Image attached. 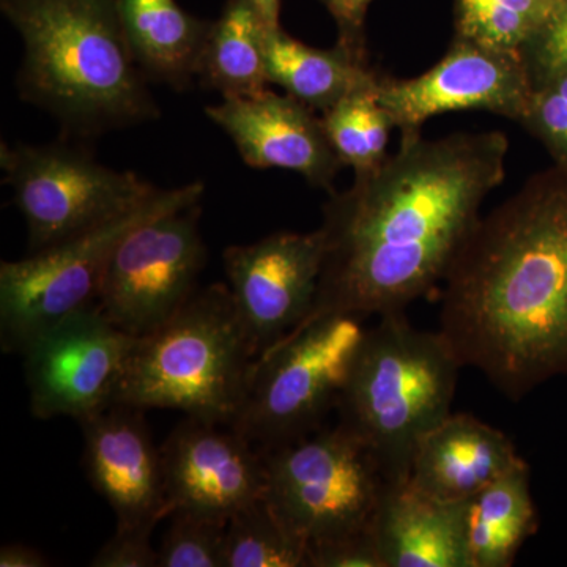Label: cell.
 <instances>
[{"instance_id":"1","label":"cell","mask_w":567,"mask_h":567,"mask_svg":"<svg viewBox=\"0 0 567 567\" xmlns=\"http://www.w3.org/2000/svg\"><path fill=\"white\" fill-rule=\"evenodd\" d=\"M507 153L502 132L401 134L394 155L328 194L322 274L306 319L405 312L434 292L505 182Z\"/></svg>"},{"instance_id":"2","label":"cell","mask_w":567,"mask_h":567,"mask_svg":"<svg viewBox=\"0 0 567 567\" xmlns=\"http://www.w3.org/2000/svg\"><path fill=\"white\" fill-rule=\"evenodd\" d=\"M440 331L509 401L567 377V167L481 216L443 281Z\"/></svg>"},{"instance_id":"3","label":"cell","mask_w":567,"mask_h":567,"mask_svg":"<svg viewBox=\"0 0 567 567\" xmlns=\"http://www.w3.org/2000/svg\"><path fill=\"white\" fill-rule=\"evenodd\" d=\"M0 9L24 41L18 95L50 112L66 136L159 118L117 0H0Z\"/></svg>"},{"instance_id":"4","label":"cell","mask_w":567,"mask_h":567,"mask_svg":"<svg viewBox=\"0 0 567 567\" xmlns=\"http://www.w3.org/2000/svg\"><path fill=\"white\" fill-rule=\"evenodd\" d=\"M462 368L442 331L413 327L405 312L369 328L336 410L386 483L410 480L421 440L451 415Z\"/></svg>"},{"instance_id":"5","label":"cell","mask_w":567,"mask_h":567,"mask_svg":"<svg viewBox=\"0 0 567 567\" xmlns=\"http://www.w3.org/2000/svg\"><path fill=\"white\" fill-rule=\"evenodd\" d=\"M257 358L229 287L213 284L162 327L136 338L114 404L233 425Z\"/></svg>"},{"instance_id":"6","label":"cell","mask_w":567,"mask_h":567,"mask_svg":"<svg viewBox=\"0 0 567 567\" xmlns=\"http://www.w3.org/2000/svg\"><path fill=\"white\" fill-rule=\"evenodd\" d=\"M365 317H309L254 363L244 405L230 427L260 451L315 434L336 409L363 346Z\"/></svg>"},{"instance_id":"7","label":"cell","mask_w":567,"mask_h":567,"mask_svg":"<svg viewBox=\"0 0 567 567\" xmlns=\"http://www.w3.org/2000/svg\"><path fill=\"white\" fill-rule=\"evenodd\" d=\"M203 182L159 189L140 207L14 262L0 264V338L22 352L51 324L96 305L112 254L134 227L164 213L200 204Z\"/></svg>"},{"instance_id":"8","label":"cell","mask_w":567,"mask_h":567,"mask_svg":"<svg viewBox=\"0 0 567 567\" xmlns=\"http://www.w3.org/2000/svg\"><path fill=\"white\" fill-rule=\"evenodd\" d=\"M0 166L41 251L140 207L159 192L134 173L104 166L80 142L0 145Z\"/></svg>"},{"instance_id":"9","label":"cell","mask_w":567,"mask_h":567,"mask_svg":"<svg viewBox=\"0 0 567 567\" xmlns=\"http://www.w3.org/2000/svg\"><path fill=\"white\" fill-rule=\"evenodd\" d=\"M262 453L265 496L306 546L371 525L386 481L341 425Z\"/></svg>"},{"instance_id":"10","label":"cell","mask_w":567,"mask_h":567,"mask_svg":"<svg viewBox=\"0 0 567 567\" xmlns=\"http://www.w3.org/2000/svg\"><path fill=\"white\" fill-rule=\"evenodd\" d=\"M200 204L134 227L112 254L96 305L122 331L142 338L162 327L196 293L207 262Z\"/></svg>"},{"instance_id":"11","label":"cell","mask_w":567,"mask_h":567,"mask_svg":"<svg viewBox=\"0 0 567 567\" xmlns=\"http://www.w3.org/2000/svg\"><path fill=\"white\" fill-rule=\"evenodd\" d=\"M134 341L99 305L41 331L21 352L32 415L80 423L114 404Z\"/></svg>"},{"instance_id":"12","label":"cell","mask_w":567,"mask_h":567,"mask_svg":"<svg viewBox=\"0 0 567 567\" xmlns=\"http://www.w3.org/2000/svg\"><path fill=\"white\" fill-rule=\"evenodd\" d=\"M533 84L520 52L492 50L456 37L431 70L410 80L382 76L379 100L401 134L454 111H486L520 122Z\"/></svg>"},{"instance_id":"13","label":"cell","mask_w":567,"mask_h":567,"mask_svg":"<svg viewBox=\"0 0 567 567\" xmlns=\"http://www.w3.org/2000/svg\"><path fill=\"white\" fill-rule=\"evenodd\" d=\"M323 235L276 233L224 251L229 289L260 357L311 312L323 264Z\"/></svg>"},{"instance_id":"14","label":"cell","mask_w":567,"mask_h":567,"mask_svg":"<svg viewBox=\"0 0 567 567\" xmlns=\"http://www.w3.org/2000/svg\"><path fill=\"white\" fill-rule=\"evenodd\" d=\"M159 450L173 513L227 522L267 494L262 451L230 425L186 417Z\"/></svg>"},{"instance_id":"15","label":"cell","mask_w":567,"mask_h":567,"mask_svg":"<svg viewBox=\"0 0 567 567\" xmlns=\"http://www.w3.org/2000/svg\"><path fill=\"white\" fill-rule=\"evenodd\" d=\"M205 114L252 169L292 171L315 188L334 193L344 164L328 141L322 117L308 104L267 89L251 96H227L205 107Z\"/></svg>"},{"instance_id":"16","label":"cell","mask_w":567,"mask_h":567,"mask_svg":"<svg viewBox=\"0 0 567 567\" xmlns=\"http://www.w3.org/2000/svg\"><path fill=\"white\" fill-rule=\"evenodd\" d=\"M92 487L117 517V528L158 525L173 516L162 450L153 445L144 410L112 404L80 421Z\"/></svg>"},{"instance_id":"17","label":"cell","mask_w":567,"mask_h":567,"mask_svg":"<svg viewBox=\"0 0 567 567\" xmlns=\"http://www.w3.org/2000/svg\"><path fill=\"white\" fill-rule=\"evenodd\" d=\"M466 502H443L410 481L385 483L371 527L385 567H472Z\"/></svg>"},{"instance_id":"18","label":"cell","mask_w":567,"mask_h":567,"mask_svg":"<svg viewBox=\"0 0 567 567\" xmlns=\"http://www.w3.org/2000/svg\"><path fill=\"white\" fill-rule=\"evenodd\" d=\"M524 462L505 432L451 413L421 440L409 481L443 502H466Z\"/></svg>"},{"instance_id":"19","label":"cell","mask_w":567,"mask_h":567,"mask_svg":"<svg viewBox=\"0 0 567 567\" xmlns=\"http://www.w3.org/2000/svg\"><path fill=\"white\" fill-rule=\"evenodd\" d=\"M117 7L145 78L185 92L199 76L213 21L193 17L177 0H117Z\"/></svg>"},{"instance_id":"20","label":"cell","mask_w":567,"mask_h":567,"mask_svg":"<svg viewBox=\"0 0 567 567\" xmlns=\"http://www.w3.org/2000/svg\"><path fill=\"white\" fill-rule=\"evenodd\" d=\"M265 63L271 84L322 112L382 80L369 61L354 58L344 48L336 44L331 50H317L282 28L265 31Z\"/></svg>"},{"instance_id":"21","label":"cell","mask_w":567,"mask_h":567,"mask_svg":"<svg viewBox=\"0 0 567 567\" xmlns=\"http://www.w3.org/2000/svg\"><path fill=\"white\" fill-rule=\"evenodd\" d=\"M539 516L529 483L527 462L488 484L468 499L466 532L472 567H511Z\"/></svg>"},{"instance_id":"22","label":"cell","mask_w":567,"mask_h":567,"mask_svg":"<svg viewBox=\"0 0 567 567\" xmlns=\"http://www.w3.org/2000/svg\"><path fill=\"white\" fill-rule=\"evenodd\" d=\"M265 31L249 0H227L212 22L197 80L223 99L267 91Z\"/></svg>"},{"instance_id":"23","label":"cell","mask_w":567,"mask_h":567,"mask_svg":"<svg viewBox=\"0 0 567 567\" xmlns=\"http://www.w3.org/2000/svg\"><path fill=\"white\" fill-rule=\"evenodd\" d=\"M322 123L336 155L354 174L374 171L390 156L388 144L395 126L380 103L379 85L346 96L323 112Z\"/></svg>"},{"instance_id":"24","label":"cell","mask_w":567,"mask_h":567,"mask_svg":"<svg viewBox=\"0 0 567 567\" xmlns=\"http://www.w3.org/2000/svg\"><path fill=\"white\" fill-rule=\"evenodd\" d=\"M566 0H457L456 37L492 50L520 52Z\"/></svg>"},{"instance_id":"25","label":"cell","mask_w":567,"mask_h":567,"mask_svg":"<svg viewBox=\"0 0 567 567\" xmlns=\"http://www.w3.org/2000/svg\"><path fill=\"white\" fill-rule=\"evenodd\" d=\"M226 567H308V546L262 496L227 520Z\"/></svg>"},{"instance_id":"26","label":"cell","mask_w":567,"mask_h":567,"mask_svg":"<svg viewBox=\"0 0 567 567\" xmlns=\"http://www.w3.org/2000/svg\"><path fill=\"white\" fill-rule=\"evenodd\" d=\"M158 548V567H226L227 522L174 511Z\"/></svg>"},{"instance_id":"27","label":"cell","mask_w":567,"mask_h":567,"mask_svg":"<svg viewBox=\"0 0 567 567\" xmlns=\"http://www.w3.org/2000/svg\"><path fill=\"white\" fill-rule=\"evenodd\" d=\"M567 167V73L535 85L520 122Z\"/></svg>"},{"instance_id":"28","label":"cell","mask_w":567,"mask_h":567,"mask_svg":"<svg viewBox=\"0 0 567 567\" xmlns=\"http://www.w3.org/2000/svg\"><path fill=\"white\" fill-rule=\"evenodd\" d=\"M533 87L567 73V0L535 39L520 51Z\"/></svg>"},{"instance_id":"29","label":"cell","mask_w":567,"mask_h":567,"mask_svg":"<svg viewBox=\"0 0 567 567\" xmlns=\"http://www.w3.org/2000/svg\"><path fill=\"white\" fill-rule=\"evenodd\" d=\"M308 567H385L371 525L308 546Z\"/></svg>"},{"instance_id":"30","label":"cell","mask_w":567,"mask_h":567,"mask_svg":"<svg viewBox=\"0 0 567 567\" xmlns=\"http://www.w3.org/2000/svg\"><path fill=\"white\" fill-rule=\"evenodd\" d=\"M155 525H137L115 529L99 554L93 557V567H156L158 550L152 546Z\"/></svg>"},{"instance_id":"31","label":"cell","mask_w":567,"mask_h":567,"mask_svg":"<svg viewBox=\"0 0 567 567\" xmlns=\"http://www.w3.org/2000/svg\"><path fill=\"white\" fill-rule=\"evenodd\" d=\"M330 11L338 28V47L344 48L354 58L369 61L365 43V17L372 0H319Z\"/></svg>"},{"instance_id":"32","label":"cell","mask_w":567,"mask_h":567,"mask_svg":"<svg viewBox=\"0 0 567 567\" xmlns=\"http://www.w3.org/2000/svg\"><path fill=\"white\" fill-rule=\"evenodd\" d=\"M50 565L37 548L24 544H9L0 550V567H44Z\"/></svg>"},{"instance_id":"33","label":"cell","mask_w":567,"mask_h":567,"mask_svg":"<svg viewBox=\"0 0 567 567\" xmlns=\"http://www.w3.org/2000/svg\"><path fill=\"white\" fill-rule=\"evenodd\" d=\"M249 3L267 31L281 29V0H249Z\"/></svg>"}]
</instances>
